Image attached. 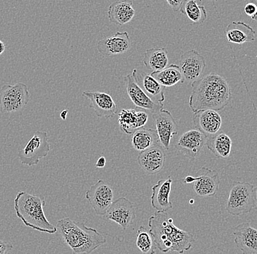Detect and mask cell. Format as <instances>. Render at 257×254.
<instances>
[{
    "label": "cell",
    "instance_id": "28",
    "mask_svg": "<svg viewBox=\"0 0 257 254\" xmlns=\"http://www.w3.org/2000/svg\"><path fill=\"white\" fill-rule=\"evenodd\" d=\"M151 75L165 88L175 86L177 83H184L185 80L178 65L172 64L158 71H153Z\"/></svg>",
    "mask_w": 257,
    "mask_h": 254
},
{
    "label": "cell",
    "instance_id": "22",
    "mask_svg": "<svg viewBox=\"0 0 257 254\" xmlns=\"http://www.w3.org/2000/svg\"><path fill=\"white\" fill-rule=\"evenodd\" d=\"M149 116L144 112L136 109H123L118 114V124L120 130L126 134H133L137 130L144 128L148 123Z\"/></svg>",
    "mask_w": 257,
    "mask_h": 254
},
{
    "label": "cell",
    "instance_id": "16",
    "mask_svg": "<svg viewBox=\"0 0 257 254\" xmlns=\"http://www.w3.org/2000/svg\"><path fill=\"white\" fill-rule=\"evenodd\" d=\"M83 96L90 101V107L94 109L97 117L112 118L116 115L118 107L111 96L102 92L84 91Z\"/></svg>",
    "mask_w": 257,
    "mask_h": 254
},
{
    "label": "cell",
    "instance_id": "23",
    "mask_svg": "<svg viewBox=\"0 0 257 254\" xmlns=\"http://www.w3.org/2000/svg\"><path fill=\"white\" fill-rule=\"evenodd\" d=\"M136 13L132 0H120L114 2L109 6L107 17L111 23L125 25L133 20Z\"/></svg>",
    "mask_w": 257,
    "mask_h": 254
},
{
    "label": "cell",
    "instance_id": "30",
    "mask_svg": "<svg viewBox=\"0 0 257 254\" xmlns=\"http://www.w3.org/2000/svg\"><path fill=\"white\" fill-rule=\"evenodd\" d=\"M137 246L142 253H155V247L153 242L152 234L144 226H140L137 234Z\"/></svg>",
    "mask_w": 257,
    "mask_h": 254
},
{
    "label": "cell",
    "instance_id": "3",
    "mask_svg": "<svg viewBox=\"0 0 257 254\" xmlns=\"http://www.w3.org/2000/svg\"><path fill=\"white\" fill-rule=\"evenodd\" d=\"M56 230L74 254L91 253L104 245L106 238L94 228L77 223L70 218L59 220Z\"/></svg>",
    "mask_w": 257,
    "mask_h": 254
},
{
    "label": "cell",
    "instance_id": "38",
    "mask_svg": "<svg viewBox=\"0 0 257 254\" xmlns=\"http://www.w3.org/2000/svg\"><path fill=\"white\" fill-rule=\"evenodd\" d=\"M210 1L213 2V4H214V3H216L218 0H210Z\"/></svg>",
    "mask_w": 257,
    "mask_h": 254
},
{
    "label": "cell",
    "instance_id": "27",
    "mask_svg": "<svg viewBox=\"0 0 257 254\" xmlns=\"http://www.w3.org/2000/svg\"><path fill=\"white\" fill-rule=\"evenodd\" d=\"M143 62L149 70L158 71L168 65V50L165 48H153L145 51Z\"/></svg>",
    "mask_w": 257,
    "mask_h": 254
},
{
    "label": "cell",
    "instance_id": "8",
    "mask_svg": "<svg viewBox=\"0 0 257 254\" xmlns=\"http://www.w3.org/2000/svg\"><path fill=\"white\" fill-rule=\"evenodd\" d=\"M113 198V191L102 180H99L86 192V199L97 215L105 214Z\"/></svg>",
    "mask_w": 257,
    "mask_h": 254
},
{
    "label": "cell",
    "instance_id": "4",
    "mask_svg": "<svg viewBox=\"0 0 257 254\" xmlns=\"http://www.w3.org/2000/svg\"><path fill=\"white\" fill-rule=\"evenodd\" d=\"M46 199L39 194H31L20 191L14 199L16 215L27 227L48 233L55 234L57 230L51 224L44 213Z\"/></svg>",
    "mask_w": 257,
    "mask_h": 254
},
{
    "label": "cell",
    "instance_id": "12",
    "mask_svg": "<svg viewBox=\"0 0 257 254\" xmlns=\"http://www.w3.org/2000/svg\"><path fill=\"white\" fill-rule=\"evenodd\" d=\"M154 119L160 144L165 149H168L173 136L178 134V124L172 114L164 109L154 114Z\"/></svg>",
    "mask_w": 257,
    "mask_h": 254
},
{
    "label": "cell",
    "instance_id": "7",
    "mask_svg": "<svg viewBox=\"0 0 257 254\" xmlns=\"http://www.w3.org/2000/svg\"><path fill=\"white\" fill-rule=\"evenodd\" d=\"M50 150L48 133L46 131H36L25 147L19 151L18 156L21 163L33 166L39 163L40 159L46 157Z\"/></svg>",
    "mask_w": 257,
    "mask_h": 254
},
{
    "label": "cell",
    "instance_id": "36",
    "mask_svg": "<svg viewBox=\"0 0 257 254\" xmlns=\"http://www.w3.org/2000/svg\"><path fill=\"white\" fill-rule=\"evenodd\" d=\"M6 44H5V43L0 40V55H2V54L5 52V51H6Z\"/></svg>",
    "mask_w": 257,
    "mask_h": 254
},
{
    "label": "cell",
    "instance_id": "2",
    "mask_svg": "<svg viewBox=\"0 0 257 254\" xmlns=\"http://www.w3.org/2000/svg\"><path fill=\"white\" fill-rule=\"evenodd\" d=\"M149 231L155 248L167 253H183L189 250L195 242L190 232L178 229L165 211H157L149 220Z\"/></svg>",
    "mask_w": 257,
    "mask_h": 254
},
{
    "label": "cell",
    "instance_id": "32",
    "mask_svg": "<svg viewBox=\"0 0 257 254\" xmlns=\"http://www.w3.org/2000/svg\"><path fill=\"white\" fill-rule=\"evenodd\" d=\"M166 1L174 12H178L186 0H166Z\"/></svg>",
    "mask_w": 257,
    "mask_h": 254
},
{
    "label": "cell",
    "instance_id": "18",
    "mask_svg": "<svg viewBox=\"0 0 257 254\" xmlns=\"http://www.w3.org/2000/svg\"><path fill=\"white\" fill-rule=\"evenodd\" d=\"M96 48L99 54L105 57L124 54L131 48L130 35L126 32H117L98 42Z\"/></svg>",
    "mask_w": 257,
    "mask_h": 254
},
{
    "label": "cell",
    "instance_id": "14",
    "mask_svg": "<svg viewBox=\"0 0 257 254\" xmlns=\"http://www.w3.org/2000/svg\"><path fill=\"white\" fill-rule=\"evenodd\" d=\"M137 160L145 173L154 175L165 166L166 153L162 144H159L141 152Z\"/></svg>",
    "mask_w": 257,
    "mask_h": 254
},
{
    "label": "cell",
    "instance_id": "33",
    "mask_svg": "<svg viewBox=\"0 0 257 254\" xmlns=\"http://www.w3.org/2000/svg\"><path fill=\"white\" fill-rule=\"evenodd\" d=\"M14 247L11 242L0 240V254L8 253Z\"/></svg>",
    "mask_w": 257,
    "mask_h": 254
},
{
    "label": "cell",
    "instance_id": "17",
    "mask_svg": "<svg viewBox=\"0 0 257 254\" xmlns=\"http://www.w3.org/2000/svg\"><path fill=\"white\" fill-rule=\"evenodd\" d=\"M197 175L198 176L194 178L193 183V189L196 194L202 197L216 195L220 184L218 173L204 166L199 170Z\"/></svg>",
    "mask_w": 257,
    "mask_h": 254
},
{
    "label": "cell",
    "instance_id": "13",
    "mask_svg": "<svg viewBox=\"0 0 257 254\" xmlns=\"http://www.w3.org/2000/svg\"><path fill=\"white\" fill-rule=\"evenodd\" d=\"M194 128L207 138L214 136L221 130L222 119L215 110L207 109L194 112L192 117Z\"/></svg>",
    "mask_w": 257,
    "mask_h": 254
},
{
    "label": "cell",
    "instance_id": "15",
    "mask_svg": "<svg viewBox=\"0 0 257 254\" xmlns=\"http://www.w3.org/2000/svg\"><path fill=\"white\" fill-rule=\"evenodd\" d=\"M207 137L198 130L185 132L178 139L176 148L189 160H194L205 146Z\"/></svg>",
    "mask_w": 257,
    "mask_h": 254
},
{
    "label": "cell",
    "instance_id": "5",
    "mask_svg": "<svg viewBox=\"0 0 257 254\" xmlns=\"http://www.w3.org/2000/svg\"><path fill=\"white\" fill-rule=\"evenodd\" d=\"M256 188L245 182L234 181L226 201V210L232 215L251 212L256 207Z\"/></svg>",
    "mask_w": 257,
    "mask_h": 254
},
{
    "label": "cell",
    "instance_id": "34",
    "mask_svg": "<svg viewBox=\"0 0 257 254\" xmlns=\"http://www.w3.org/2000/svg\"><path fill=\"white\" fill-rule=\"evenodd\" d=\"M106 163L105 157L102 156L98 159L97 162L96 163V168H104Z\"/></svg>",
    "mask_w": 257,
    "mask_h": 254
},
{
    "label": "cell",
    "instance_id": "20",
    "mask_svg": "<svg viewBox=\"0 0 257 254\" xmlns=\"http://www.w3.org/2000/svg\"><path fill=\"white\" fill-rule=\"evenodd\" d=\"M132 74L138 86L151 99L156 102L165 101V87L161 85L151 74L139 71L137 69H134Z\"/></svg>",
    "mask_w": 257,
    "mask_h": 254
},
{
    "label": "cell",
    "instance_id": "11",
    "mask_svg": "<svg viewBox=\"0 0 257 254\" xmlns=\"http://www.w3.org/2000/svg\"><path fill=\"white\" fill-rule=\"evenodd\" d=\"M178 66L185 81L192 83L198 79L199 77L203 73L205 67V58L197 50H189L181 54Z\"/></svg>",
    "mask_w": 257,
    "mask_h": 254
},
{
    "label": "cell",
    "instance_id": "21",
    "mask_svg": "<svg viewBox=\"0 0 257 254\" xmlns=\"http://www.w3.org/2000/svg\"><path fill=\"white\" fill-rule=\"evenodd\" d=\"M173 183L171 176L167 180H160L152 187L151 198L152 205L157 211L167 212L173 209V204L170 201L171 186Z\"/></svg>",
    "mask_w": 257,
    "mask_h": 254
},
{
    "label": "cell",
    "instance_id": "9",
    "mask_svg": "<svg viewBox=\"0 0 257 254\" xmlns=\"http://www.w3.org/2000/svg\"><path fill=\"white\" fill-rule=\"evenodd\" d=\"M104 215L107 219L115 222L122 229L126 230L136 220V209L128 199L120 197L112 201Z\"/></svg>",
    "mask_w": 257,
    "mask_h": 254
},
{
    "label": "cell",
    "instance_id": "1",
    "mask_svg": "<svg viewBox=\"0 0 257 254\" xmlns=\"http://www.w3.org/2000/svg\"><path fill=\"white\" fill-rule=\"evenodd\" d=\"M189 107L193 112L211 109L222 110L230 102L232 93L226 78L216 73H209L192 83Z\"/></svg>",
    "mask_w": 257,
    "mask_h": 254
},
{
    "label": "cell",
    "instance_id": "6",
    "mask_svg": "<svg viewBox=\"0 0 257 254\" xmlns=\"http://www.w3.org/2000/svg\"><path fill=\"white\" fill-rule=\"evenodd\" d=\"M30 101V93L25 83L3 85L0 89V111L3 114L20 112Z\"/></svg>",
    "mask_w": 257,
    "mask_h": 254
},
{
    "label": "cell",
    "instance_id": "25",
    "mask_svg": "<svg viewBox=\"0 0 257 254\" xmlns=\"http://www.w3.org/2000/svg\"><path fill=\"white\" fill-rule=\"evenodd\" d=\"M207 147L218 158H226L230 155L232 141L228 135L218 132L214 136L207 138Z\"/></svg>",
    "mask_w": 257,
    "mask_h": 254
},
{
    "label": "cell",
    "instance_id": "19",
    "mask_svg": "<svg viewBox=\"0 0 257 254\" xmlns=\"http://www.w3.org/2000/svg\"><path fill=\"white\" fill-rule=\"evenodd\" d=\"M234 242L244 254L257 253V230L248 223H242L233 231Z\"/></svg>",
    "mask_w": 257,
    "mask_h": 254
},
{
    "label": "cell",
    "instance_id": "31",
    "mask_svg": "<svg viewBox=\"0 0 257 254\" xmlns=\"http://www.w3.org/2000/svg\"><path fill=\"white\" fill-rule=\"evenodd\" d=\"M244 12L248 17L256 21L257 19L256 0H245Z\"/></svg>",
    "mask_w": 257,
    "mask_h": 254
},
{
    "label": "cell",
    "instance_id": "10",
    "mask_svg": "<svg viewBox=\"0 0 257 254\" xmlns=\"http://www.w3.org/2000/svg\"><path fill=\"white\" fill-rule=\"evenodd\" d=\"M124 82L126 83L128 98L136 107L149 111L152 114L157 113L161 109H163V103L156 102L151 99L138 86L133 74L126 75L124 77Z\"/></svg>",
    "mask_w": 257,
    "mask_h": 254
},
{
    "label": "cell",
    "instance_id": "35",
    "mask_svg": "<svg viewBox=\"0 0 257 254\" xmlns=\"http://www.w3.org/2000/svg\"><path fill=\"white\" fill-rule=\"evenodd\" d=\"M194 178L192 176H187L184 178V183L186 184H191V183H194Z\"/></svg>",
    "mask_w": 257,
    "mask_h": 254
},
{
    "label": "cell",
    "instance_id": "26",
    "mask_svg": "<svg viewBox=\"0 0 257 254\" xmlns=\"http://www.w3.org/2000/svg\"><path fill=\"white\" fill-rule=\"evenodd\" d=\"M160 144L157 131L151 128H140L133 133L132 144L137 151L142 152Z\"/></svg>",
    "mask_w": 257,
    "mask_h": 254
},
{
    "label": "cell",
    "instance_id": "29",
    "mask_svg": "<svg viewBox=\"0 0 257 254\" xmlns=\"http://www.w3.org/2000/svg\"><path fill=\"white\" fill-rule=\"evenodd\" d=\"M194 25H201L207 19L205 7L199 6L196 0H186L179 10Z\"/></svg>",
    "mask_w": 257,
    "mask_h": 254
},
{
    "label": "cell",
    "instance_id": "24",
    "mask_svg": "<svg viewBox=\"0 0 257 254\" xmlns=\"http://www.w3.org/2000/svg\"><path fill=\"white\" fill-rule=\"evenodd\" d=\"M226 41L235 44H243L253 42L256 38V32L250 26L242 22H233L225 30Z\"/></svg>",
    "mask_w": 257,
    "mask_h": 254
},
{
    "label": "cell",
    "instance_id": "37",
    "mask_svg": "<svg viewBox=\"0 0 257 254\" xmlns=\"http://www.w3.org/2000/svg\"><path fill=\"white\" fill-rule=\"evenodd\" d=\"M67 114H68V111H67V110L62 111V112H61V114H60L61 118H62V120H66V119H67Z\"/></svg>",
    "mask_w": 257,
    "mask_h": 254
}]
</instances>
